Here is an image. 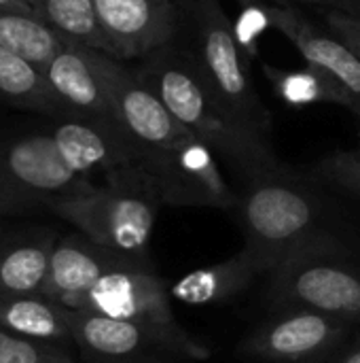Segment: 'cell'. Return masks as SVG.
I'll return each mask as SVG.
<instances>
[{"mask_svg":"<svg viewBox=\"0 0 360 363\" xmlns=\"http://www.w3.org/2000/svg\"><path fill=\"white\" fill-rule=\"evenodd\" d=\"M236 215L246 249L272 272L278 264L312 257H360V234L325 196L284 166L242 185Z\"/></svg>","mask_w":360,"mask_h":363,"instance_id":"cell-1","label":"cell"},{"mask_svg":"<svg viewBox=\"0 0 360 363\" xmlns=\"http://www.w3.org/2000/svg\"><path fill=\"white\" fill-rule=\"evenodd\" d=\"M140 74L180 125L208 145L242 185L282 168L269 136L244 123L216 96L193 55L161 49Z\"/></svg>","mask_w":360,"mask_h":363,"instance_id":"cell-2","label":"cell"},{"mask_svg":"<svg viewBox=\"0 0 360 363\" xmlns=\"http://www.w3.org/2000/svg\"><path fill=\"white\" fill-rule=\"evenodd\" d=\"M161 206L163 202L146 174L132 170L106 179L104 185L55 200L49 211L106 249L151 259L149 242Z\"/></svg>","mask_w":360,"mask_h":363,"instance_id":"cell-3","label":"cell"},{"mask_svg":"<svg viewBox=\"0 0 360 363\" xmlns=\"http://www.w3.org/2000/svg\"><path fill=\"white\" fill-rule=\"evenodd\" d=\"M72 345L83 363H199L210 349L185 328L151 325L66 308Z\"/></svg>","mask_w":360,"mask_h":363,"instance_id":"cell-4","label":"cell"},{"mask_svg":"<svg viewBox=\"0 0 360 363\" xmlns=\"http://www.w3.org/2000/svg\"><path fill=\"white\" fill-rule=\"evenodd\" d=\"M267 274L265 302L272 313L314 311L360 328V257H297Z\"/></svg>","mask_w":360,"mask_h":363,"instance_id":"cell-5","label":"cell"},{"mask_svg":"<svg viewBox=\"0 0 360 363\" xmlns=\"http://www.w3.org/2000/svg\"><path fill=\"white\" fill-rule=\"evenodd\" d=\"M193 53L202 74L216 96L250 128L269 136L272 119L263 106L244 62V49L221 0H193Z\"/></svg>","mask_w":360,"mask_h":363,"instance_id":"cell-6","label":"cell"},{"mask_svg":"<svg viewBox=\"0 0 360 363\" xmlns=\"http://www.w3.org/2000/svg\"><path fill=\"white\" fill-rule=\"evenodd\" d=\"M359 325L314 311H280L238 345L250 363H331Z\"/></svg>","mask_w":360,"mask_h":363,"instance_id":"cell-7","label":"cell"},{"mask_svg":"<svg viewBox=\"0 0 360 363\" xmlns=\"http://www.w3.org/2000/svg\"><path fill=\"white\" fill-rule=\"evenodd\" d=\"M142 172L168 206L236 211L238 194L229 187L219 157L187 132L170 149L142 162Z\"/></svg>","mask_w":360,"mask_h":363,"instance_id":"cell-8","label":"cell"},{"mask_svg":"<svg viewBox=\"0 0 360 363\" xmlns=\"http://www.w3.org/2000/svg\"><path fill=\"white\" fill-rule=\"evenodd\" d=\"M102 79L108 91L112 119L123 136L136 147L142 162L176 145L187 130L168 111L157 91L140 72L127 70L117 57L98 53Z\"/></svg>","mask_w":360,"mask_h":363,"instance_id":"cell-9","label":"cell"},{"mask_svg":"<svg viewBox=\"0 0 360 363\" xmlns=\"http://www.w3.org/2000/svg\"><path fill=\"white\" fill-rule=\"evenodd\" d=\"M0 174L34 208L87 191L93 183L64 157L53 132L25 134L0 145Z\"/></svg>","mask_w":360,"mask_h":363,"instance_id":"cell-10","label":"cell"},{"mask_svg":"<svg viewBox=\"0 0 360 363\" xmlns=\"http://www.w3.org/2000/svg\"><path fill=\"white\" fill-rule=\"evenodd\" d=\"M127 268L157 270L153 259H138L112 249H106L81 232L59 236L53 255L49 274L42 287V296L49 300L76 311L83 298L91 287L106 274Z\"/></svg>","mask_w":360,"mask_h":363,"instance_id":"cell-11","label":"cell"},{"mask_svg":"<svg viewBox=\"0 0 360 363\" xmlns=\"http://www.w3.org/2000/svg\"><path fill=\"white\" fill-rule=\"evenodd\" d=\"M76 311L151 325H178L172 313L170 285L157 270L127 268L110 272L91 287Z\"/></svg>","mask_w":360,"mask_h":363,"instance_id":"cell-12","label":"cell"},{"mask_svg":"<svg viewBox=\"0 0 360 363\" xmlns=\"http://www.w3.org/2000/svg\"><path fill=\"white\" fill-rule=\"evenodd\" d=\"M100 26L117 60L151 57L178 28L174 0H93Z\"/></svg>","mask_w":360,"mask_h":363,"instance_id":"cell-13","label":"cell"},{"mask_svg":"<svg viewBox=\"0 0 360 363\" xmlns=\"http://www.w3.org/2000/svg\"><path fill=\"white\" fill-rule=\"evenodd\" d=\"M265 19L295 45L308 64L329 72L352 98V115L360 121V55L327 26L308 19L297 6L263 2Z\"/></svg>","mask_w":360,"mask_h":363,"instance_id":"cell-14","label":"cell"},{"mask_svg":"<svg viewBox=\"0 0 360 363\" xmlns=\"http://www.w3.org/2000/svg\"><path fill=\"white\" fill-rule=\"evenodd\" d=\"M53 136L66 162L87 179L93 172L112 179L132 170H142L136 147L112 123L70 117L53 130Z\"/></svg>","mask_w":360,"mask_h":363,"instance_id":"cell-15","label":"cell"},{"mask_svg":"<svg viewBox=\"0 0 360 363\" xmlns=\"http://www.w3.org/2000/svg\"><path fill=\"white\" fill-rule=\"evenodd\" d=\"M95 49L68 43L42 70L53 94L68 108L70 117H85L93 121L115 123L108 91L102 79Z\"/></svg>","mask_w":360,"mask_h":363,"instance_id":"cell-16","label":"cell"},{"mask_svg":"<svg viewBox=\"0 0 360 363\" xmlns=\"http://www.w3.org/2000/svg\"><path fill=\"white\" fill-rule=\"evenodd\" d=\"M265 272V266L244 247L240 253L221 264L185 274L170 285V296L172 300L191 306L225 304L246 291L250 283Z\"/></svg>","mask_w":360,"mask_h":363,"instance_id":"cell-17","label":"cell"},{"mask_svg":"<svg viewBox=\"0 0 360 363\" xmlns=\"http://www.w3.org/2000/svg\"><path fill=\"white\" fill-rule=\"evenodd\" d=\"M57 238L47 228L0 236V291L42 294Z\"/></svg>","mask_w":360,"mask_h":363,"instance_id":"cell-18","label":"cell"},{"mask_svg":"<svg viewBox=\"0 0 360 363\" xmlns=\"http://www.w3.org/2000/svg\"><path fill=\"white\" fill-rule=\"evenodd\" d=\"M0 328L45 342L72 345L66 306L42 294L0 291Z\"/></svg>","mask_w":360,"mask_h":363,"instance_id":"cell-19","label":"cell"},{"mask_svg":"<svg viewBox=\"0 0 360 363\" xmlns=\"http://www.w3.org/2000/svg\"><path fill=\"white\" fill-rule=\"evenodd\" d=\"M263 74L276 89V94L291 106L306 104H337L352 113L350 94L323 68L308 64L295 70L274 68L263 64Z\"/></svg>","mask_w":360,"mask_h":363,"instance_id":"cell-20","label":"cell"},{"mask_svg":"<svg viewBox=\"0 0 360 363\" xmlns=\"http://www.w3.org/2000/svg\"><path fill=\"white\" fill-rule=\"evenodd\" d=\"M34 15L64 40L112 55L93 0H25Z\"/></svg>","mask_w":360,"mask_h":363,"instance_id":"cell-21","label":"cell"},{"mask_svg":"<svg viewBox=\"0 0 360 363\" xmlns=\"http://www.w3.org/2000/svg\"><path fill=\"white\" fill-rule=\"evenodd\" d=\"M0 98L47 115L70 117L68 108L53 94L45 74L4 47H0Z\"/></svg>","mask_w":360,"mask_h":363,"instance_id":"cell-22","label":"cell"},{"mask_svg":"<svg viewBox=\"0 0 360 363\" xmlns=\"http://www.w3.org/2000/svg\"><path fill=\"white\" fill-rule=\"evenodd\" d=\"M64 45L66 40L36 15L0 6V47L23 57L40 72Z\"/></svg>","mask_w":360,"mask_h":363,"instance_id":"cell-23","label":"cell"},{"mask_svg":"<svg viewBox=\"0 0 360 363\" xmlns=\"http://www.w3.org/2000/svg\"><path fill=\"white\" fill-rule=\"evenodd\" d=\"M0 363H74V359L64 342H45L0 328Z\"/></svg>","mask_w":360,"mask_h":363,"instance_id":"cell-24","label":"cell"},{"mask_svg":"<svg viewBox=\"0 0 360 363\" xmlns=\"http://www.w3.org/2000/svg\"><path fill=\"white\" fill-rule=\"evenodd\" d=\"M310 174L323 185H331L339 191L360 198V145L318 160L310 168Z\"/></svg>","mask_w":360,"mask_h":363,"instance_id":"cell-25","label":"cell"},{"mask_svg":"<svg viewBox=\"0 0 360 363\" xmlns=\"http://www.w3.org/2000/svg\"><path fill=\"white\" fill-rule=\"evenodd\" d=\"M325 26L360 55V19L352 17V15H346L342 11L329 9L325 15Z\"/></svg>","mask_w":360,"mask_h":363,"instance_id":"cell-26","label":"cell"},{"mask_svg":"<svg viewBox=\"0 0 360 363\" xmlns=\"http://www.w3.org/2000/svg\"><path fill=\"white\" fill-rule=\"evenodd\" d=\"M30 211H34V206L28 200H23L19 194H15L0 174V217L21 215V213H30Z\"/></svg>","mask_w":360,"mask_h":363,"instance_id":"cell-27","label":"cell"},{"mask_svg":"<svg viewBox=\"0 0 360 363\" xmlns=\"http://www.w3.org/2000/svg\"><path fill=\"white\" fill-rule=\"evenodd\" d=\"M331 363H360V328L359 332L342 347V351L331 359Z\"/></svg>","mask_w":360,"mask_h":363,"instance_id":"cell-28","label":"cell"},{"mask_svg":"<svg viewBox=\"0 0 360 363\" xmlns=\"http://www.w3.org/2000/svg\"><path fill=\"white\" fill-rule=\"evenodd\" d=\"M333 9L360 19V0H333Z\"/></svg>","mask_w":360,"mask_h":363,"instance_id":"cell-29","label":"cell"},{"mask_svg":"<svg viewBox=\"0 0 360 363\" xmlns=\"http://www.w3.org/2000/svg\"><path fill=\"white\" fill-rule=\"evenodd\" d=\"M261 2H269V4H291V6H297V4H323V6L333 9V0H261Z\"/></svg>","mask_w":360,"mask_h":363,"instance_id":"cell-30","label":"cell"},{"mask_svg":"<svg viewBox=\"0 0 360 363\" xmlns=\"http://www.w3.org/2000/svg\"><path fill=\"white\" fill-rule=\"evenodd\" d=\"M0 6L2 9H11V11H19V13H32L34 11L30 9V4L25 0H0Z\"/></svg>","mask_w":360,"mask_h":363,"instance_id":"cell-31","label":"cell"}]
</instances>
